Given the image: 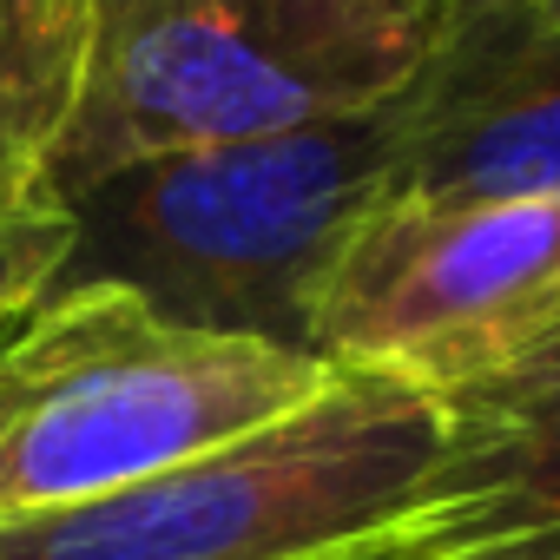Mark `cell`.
<instances>
[{"mask_svg":"<svg viewBox=\"0 0 560 560\" xmlns=\"http://www.w3.org/2000/svg\"><path fill=\"white\" fill-rule=\"evenodd\" d=\"M67 264V211L0 218V311L40 304Z\"/></svg>","mask_w":560,"mask_h":560,"instance_id":"obj_9","label":"cell"},{"mask_svg":"<svg viewBox=\"0 0 560 560\" xmlns=\"http://www.w3.org/2000/svg\"><path fill=\"white\" fill-rule=\"evenodd\" d=\"M350 560H560V553H422V547H389V540H376V547H363V553H350Z\"/></svg>","mask_w":560,"mask_h":560,"instance_id":"obj_10","label":"cell"},{"mask_svg":"<svg viewBox=\"0 0 560 560\" xmlns=\"http://www.w3.org/2000/svg\"><path fill=\"white\" fill-rule=\"evenodd\" d=\"M416 93L370 113L132 159L67 211L54 291L106 284L165 324L311 357V304L357 218L396 191Z\"/></svg>","mask_w":560,"mask_h":560,"instance_id":"obj_1","label":"cell"},{"mask_svg":"<svg viewBox=\"0 0 560 560\" xmlns=\"http://www.w3.org/2000/svg\"><path fill=\"white\" fill-rule=\"evenodd\" d=\"M330 376L324 357L185 330L106 284L47 291L0 363V521L172 475L304 409Z\"/></svg>","mask_w":560,"mask_h":560,"instance_id":"obj_3","label":"cell"},{"mask_svg":"<svg viewBox=\"0 0 560 560\" xmlns=\"http://www.w3.org/2000/svg\"><path fill=\"white\" fill-rule=\"evenodd\" d=\"M501 14H514L540 34H560V0H501Z\"/></svg>","mask_w":560,"mask_h":560,"instance_id":"obj_11","label":"cell"},{"mask_svg":"<svg viewBox=\"0 0 560 560\" xmlns=\"http://www.w3.org/2000/svg\"><path fill=\"white\" fill-rule=\"evenodd\" d=\"M442 8H448V21H455V27H468V21H481V14H494V8H501V0H442Z\"/></svg>","mask_w":560,"mask_h":560,"instance_id":"obj_13","label":"cell"},{"mask_svg":"<svg viewBox=\"0 0 560 560\" xmlns=\"http://www.w3.org/2000/svg\"><path fill=\"white\" fill-rule=\"evenodd\" d=\"M442 462L389 547L560 553V291L468 376L435 389Z\"/></svg>","mask_w":560,"mask_h":560,"instance_id":"obj_6","label":"cell"},{"mask_svg":"<svg viewBox=\"0 0 560 560\" xmlns=\"http://www.w3.org/2000/svg\"><path fill=\"white\" fill-rule=\"evenodd\" d=\"M560 291V198H376L311 304V357L448 389Z\"/></svg>","mask_w":560,"mask_h":560,"instance_id":"obj_5","label":"cell"},{"mask_svg":"<svg viewBox=\"0 0 560 560\" xmlns=\"http://www.w3.org/2000/svg\"><path fill=\"white\" fill-rule=\"evenodd\" d=\"M100 0H0V218L60 211L54 165L80 119Z\"/></svg>","mask_w":560,"mask_h":560,"instance_id":"obj_8","label":"cell"},{"mask_svg":"<svg viewBox=\"0 0 560 560\" xmlns=\"http://www.w3.org/2000/svg\"><path fill=\"white\" fill-rule=\"evenodd\" d=\"M34 311L40 304H21V311H0V357H8L21 337H27V324H34Z\"/></svg>","mask_w":560,"mask_h":560,"instance_id":"obj_12","label":"cell"},{"mask_svg":"<svg viewBox=\"0 0 560 560\" xmlns=\"http://www.w3.org/2000/svg\"><path fill=\"white\" fill-rule=\"evenodd\" d=\"M442 462L429 389L337 370L277 416L106 501L8 514L0 560H350L402 527Z\"/></svg>","mask_w":560,"mask_h":560,"instance_id":"obj_4","label":"cell"},{"mask_svg":"<svg viewBox=\"0 0 560 560\" xmlns=\"http://www.w3.org/2000/svg\"><path fill=\"white\" fill-rule=\"evenodd\" d=\"M409 93L416 126L396 191L560 198V34L494 8L468 21Z\"/></svg>","mask_w":560,"mask_h":560,"instance_id":"obj_7","label":"cell"},{"mask_svg":"<svg viewBox=\"0 0 560 560\" xmlns=\"http://www.w3.org/2000/svg\"><path fill=\"white\" fill-rule=\"evenodd\" d=\"M0 363H8V357H0Z\"/></svg>","mask_w":560,"mask_h":560,"instance_id":"obj_14","label":"cell"},{"mask_svg":"<svg viewBox=\"0 0 560 560\" xmlns=\"http://www.w3.org/2000/svg\"><path fill=\"white\" fill-rule=\"evenodd\" d=\"M455 34L442 0H100L54 205L152 152L370 113L409 93Z\"/></svg>","mask_w":560,"mask_h":560,"instance_id":"obj_2","label":"cell"}]
</instances>
